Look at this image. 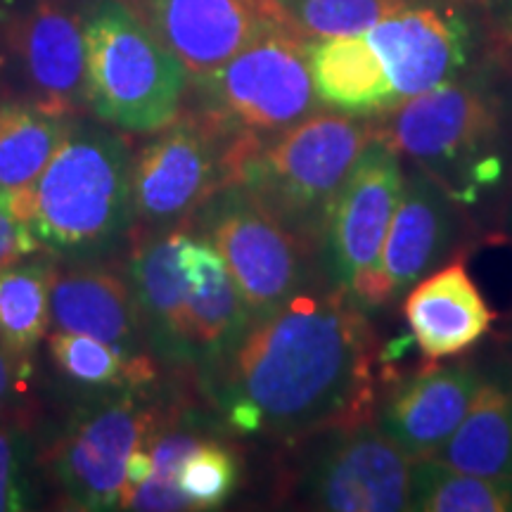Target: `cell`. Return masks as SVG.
Listing matches in <instances>:
<instances>
[{
	"label": "cell",
	"mask_w": 512,
	"mask_h": 512,
	"mask_svg": "<svg viewBox=\"0 0 512 512\" xmlns=\"http://www.w3.org/2000/svg\"><path fill=\"white\" fill-rule=\"evenodd\" d=\"M226 361L235 430L311 437L373 422L380 347L361 306L337 287L297 292L254 320Z\"/></svg>",
	"instance_id": "cell-1"
},
{
	"label": "cell",
	"mask_w": 512,
	"mask_h": 512,
	"mask_svg": "<svg viewBox=\"0 0 512 512\" xmlns=\"http://www.w3.org/2000/svg\"><path fill=\"white\" fill-rule=\"evenodd\" d=\"M375 138L377 128L354 114H311L249 152L235 183L316 249L358 157Z\"/></svg>",
	"instance_id": "cell-2"
},
{
	"label": "cell",
	"mask_w": 512,
	"mask_h": 512,
	"mask_svg": "<svg viewBox=\"0 0 512 512\" xmlns=\"http://www.w3.org/2000/svg\"><path fill=\"white\" fill-rule=\"evenodd\" d=\"M86 95L98 119L128 133H159L181 119L188 69L124 0L81 12Z\"/></svg>",
	"instance_id": "cell-3"
},
{
	"label": "cell",
	"mask_w": 512,
	"mask_h": 512,
	"mask_svg": "<svg viewBox=\"0 0 512 512\" xmlns=\"http://www.w3.org/2000/svg\"><path fill=\"white\" fill-rule=\"evenodd\" d=\"M133 157L124 138L102 128H72L36 181L31 230L57 252L107 247L133 221Z\"/></svg>",
	"instance_id": "cell-4"
},
{
	"label": "cell",
	"mask_w": 512,
	"mask_h": 512,
	"mask_svg": "<svg viewBox=\"0 0 512 512\" xmlns=\"http://www.w3.org/2000/svg\"><path fill=\"white\" fill-rule=\"evenodd\" d=\"M494 100L470 83L444 86L403 100L377 131L396 155L427 171L453 200H475L501 174Z\"/></svg>",
	"instance_id": "cell-5"
},
{
	"label": "cell",
	"mask_w": 512,
	"mask_h": 512,
	"mask_svg": "<svg viewBox=\"0 0 512 512\" xmlns=\"http://www.w3.org/2000/svg\"><path fill=\"white\" fill-rule=\"evenodd\" d=\"M264 140L238 136L204 114L178 119L133 157V219L162 233L195 216L235 183L240 162Z\"/></svg>",
	"instance_id": "cell-6"
},
{
	"label": "cell",
	"mask_w": 512,
	"mask_h": 512,
	"mask_svg": "<svg viewBox=\"0 0 512 512\" xmlns=\"http://www.w3.org/2000/svg\"><path fill=\"white\" fill-rule=\"evenodd\" d=\"M202 112L230 133L266 140L318 110L309 41L283 24L197 79Z\"/></svg>",
	"instance_id": "cell-7"
},
{
	"label": "cell",
	"mask_w": 512,
	"mask_h": 512,
	"mask_svg": "<svg viewBox=\"0 0 512 512\" xmlns=\"http://www.w3.org/2000/svg\"><path fill=\"white\" fill-rule=\"evenodd\" d=\"M207 242L226 261L252 323L290 302L306 283L309 245L266 211L242 185L216 192L197 211Z\"/></svg>",
	"instance_id": "cell-8"
},
{
	"label": "cell",
	"mask_w": 512,
	"mask_h": 512,
	"mask_svg": "<svg viewBox=\"0 0 512 512\" xmlns=\"http://www.w3.org/2000/svg\"><path fill=\"white\" fill-rule=\"evenodd\" d=\"M403 188L399 155L380 138L361 152L325 233L332 287L349 294L361 309L387 304L382 283V249Z\"/></svg>",
	"instance_id": "cell-9"
},
{
	"label": "cell",
	"mask_w": 512,
	"mask_h": 512,
	"mask_svg": "<svg viewBox=\"0 0 512 512\" xmlns=\"http://www.w3.org/2000/svg\"><path fill=\"white\" fill-rule=\"evenodd\" d=\"M413 463L373 422L328 430L304 465L297 491L316 510H411Z\"/></svg>",
	"instance_id": "cell-10"
},
{
	"label": "cell",
	"mask_w": 512,
	"mask_h": 512,
	"mask_svg": "<svg viewBox=\"0 0 512 512\" xmlns=\"http://www.w3.org/2000/svg\"><path fill=\"white\" fill-rule=\"evenodd\" d=\"M155 418L136 399L110 401L76 422L53 453L57 484L76 510H117L133 448L155 437Z\"/></svg>",
	"instance_id": "cell-11"
},
{
	"label": "cell",
	"mask_w": 512,
	"mask_h": 512,
	"mask_svg": "<svg viewBox=\"0 0 512 512\" xmlns=\"http://www.w3.org/2000/svg\"><path fill=\"white\" fill-rule=\"evenodd\" d=\"M131 8L195 79L280 24L268 0H131Z\"/></svg>",
	"instance_id": "cell-12"
},
{
	"label": "cell",
	"mask_w": 512,
	"mask_h": 512,
	"mask_svg": "<svg viewBox=\"0 0 512 512\" xmlns=\"http://www.w3.org/2000/svg\"><path fill=\"white\" fill-rule=\"evenodd\" d=\"M399 105L456 79L467 62V29L448 10L403 8L368 29Z\"/></svg>",
	"instance_id": "cell-13"
},
{
	"label": "cell",
	"mask_w": 512,
	"mask_h": 512,
	"mask_svg": "<svg viewBox=\"0 0 512 512\" xmlns=\"http://www.w3.org/2000/svg\"><path fill=\"white\" fill-rule=\"evenodd\" d=\"M456 235V200L427 171L413 164L403 174L399 204L382 249L387 302L406 294L418 280L432 273L456 247Z\"/></svg>",
	"instance_id": "cell-14"
},
{
	"label": "cell",
	"mask_w": 512,
	"mask_h": 512,
	"mask_svg": "<svg viewBox=\"0 0 512 512\" xmlns=\"http://www.w3.org/2000/svg\"><path fill=\"white\" fill-rule=\"evenodd\" d=\"M482 377L472 361L420 370L387 396L377 427L411 460L432 458L463 422Z\"/></svg>",
	"instance_id": "cell-15"
},
{
	"label": "cell",
	"mask_w": 512,
	"mask_h": 512,
	"mask_svg": "<svg viewBox=\"0 0 512 512\" xmlns=\"http://www.w3.org/2000/svg\"><path fill=\"white\" fill-rule=\"evenodd\" d=\"M15 43L36 105L67 117L88 105L81 12L76 15L55 0H36L19 19Z\"/></svg>",
	"instance_id": "cell-16"
},
{
	"label": "cell",
	"mask_w": 512,
	"mask_h": 512,
	"mask_svg": "<svg viewBox=\"0 0 512 512\" xmlns=\"http://www.w3.org/2000/svg\"><path fill=\"white\" fill-rule=\"evenodd\" d=\"M403 316L432 363L465 354L494 323V311L460 259L418 280L403 299Z\"/></svg>",
	"instance_id": "cell-17"
},
{
	"label": "cell",
	"mask_w": 512,
	"mask_h": 512,
	"mask_svg": "<svg viewBox=\"0 0 512 512\" xmlns=\"http://www.w3.org/2000/svg\"><path fill=\"white\" fill-rule=\"evenodd\" d=\"M181 266L188 275L190 351L204 358H228L252 325L226 261L207 240L183 233Z\"/></svg>",
	"instance_id": "cell-18"
},
{
	"label": "cell",
	"mask_w": 512,
	"mask_h": 512,
	"mask_svg": "<svg viewBox=\"0 0 512 512\" xmlns=\"http://www.w3.org/2000/svg\"><path fill=\"white\" fill-rule=\"evenodd\" d=\"M50 323L60 332H76L110 344L128 358L138 337V302L117 275L98 268L53 271Z\"/></svg>",
	"instance_id": "cell-19"
},
{
	"label": "cell",
	"mask_w": 512,
	"mask_h": 512,
	"mask_svg": "<svg viewBox=\"0 0 512 512\" xmlns=\"http://www.w3.org/2000/svg\"><path fill=\"white\" fill-rule=\"evenodd\" d=\"M313 86L320 105L368 117L399 105L380 57L366 36H335L309 41Z\"/></svg>",
	"instance_id": "cell-20"
},
{
	"label": "cell",
	"mask_w": 512,
	"mask_h": 512,
	"mask_svg": "<svg viewBox=\"0 0 512 512\" xmlns=\"http://www.w3.org/2000/svg\"><path fill=\"white\" fill-rule=\"evenodd\" d=\"M183 230H162L136 242L131 256V283L136 302L152 328L162 337L166 351L192 356L188 335L190 283L181 266Z\"/></svg>",
	"instance_id": "cell-21"
},
{
	"label": "cell",
	"mask_w": 512,
	"mask_h": 512,
	"mask_svg": "<svg viewBox=\"0 0 512 512\" xmlns=\"http://www.w3.org/2000/svg\"><path fill=\"white\" fill-rule=\"evenodd\" d=\"M430 460L482 477H512V373L484 375L456 432Z\"/></svg>",
	"instance_id": "cell-22"
},
{
	"label": "cell",
	"mask_w": 512,
	"mask_h": 512,
	"mask_svg": "<svg viewBox=\"0 0 512 512\" xmlns=\"http://www.w3.org/2000/svg\"><path fill=\"white\" fill-rule=\"evenodd\" d=\"M72 128V117L36 102L0 107V195L34 188Z\"/></svg>",
	"instance_id": "cell-23"
},
{
	"label": "cell",
	"mask_w": 512,
	"mask_h": 512,
	"mask_svg": "<svg viewBox=\"0 0 512 512\" xmlns=\"http://www.w3.org/2000/svg\"><path fill=\"white\" fill-rule=\"evenodd\" d=\"M50 283L53 268L46 264L0 268V342L24 368L48 330Z\"/></svg>",
	"instance_id": "cell-24"
},
{
	"label": "cell",
	"mask_w": 512,
	"mask_h": 512,
	"mask_svg": "<svg viewBox=\"0 0 512 512\" xmlns=\"http://www.w3.org/2000/svg\"><path fill=\"white\" fill-rule=\"evenodd\" d=\"M411 510L512 512V477H482L422 458L413 463Z\"/></svg>",
	"instance_id": "cell-25"
},
{
	"label": "cell",
	"mask_w": 512,
	"mask_h": 512,
	"mask_svg": "<svg viewBox=\"0 0 512 512\" xmlns=\"http://www.w3.org/2000/svg\"><path fill=\"white\" fill-rule=\"evenodd\" d=\"M283 27L306 41L361 36L382 19L408 8V0H268Z\"/></svg>",
	"instance_id": "cell-26"
},
{
	"label": "cell",
	"mask_w": 512,
	"mask_h": 512,
	"mask_svg": "<svg viewBox=\"0 0 512 512\" xmlns=\"http://www.w3.org/2000/svg\"><path fill=\"white\" fill-rule=\"evenodd\" d=\"M57 366L72 380L93 387L121 382H143L152 377L147 358H128L110 344L76 332H57L50 337Z\"/></svg>",
	"instance_id": "cell-27"
},
{
	"label": "cell",
	"mask_w": 512,
	"mask_h": 512,
	"mask_svg": "<svg viewBox=\"0 0 512 512\" xmlns=\"http://www.w3.org/2000/svg\"><path fill=\"white\" fill-rule=\"evenodd\" d=\"M178 486L192 510L221 508L238 486V460L226 446L200 444L178 472Z\"/></svg>",
	"instance_id": "cell-28"
},
{
	"label": "cell",
	"mask_w": 512,
	"mask_h": 512,
	"mask_svg": "<svg viewBox=\"0 0 512 512\" xmlns=\"http://www.w3.org/2000/svg\"><path fill=\"white\" fill-rule=\"evenodd\" d=\"M202 441L195 434L183 430H171L166 434L152 437V477L164 479V482H178V472L190 453L200 446Z\"/></svg>",
	"instance_id": "cell-29"
},
{
	"label": "cell",
	"mask_w": 512,
	"mask_h": 512,
	"mask_svg": "<svg viewBox=\"0 0 512 512\" xmlns=\"http://www.w3.org/2000/svg\"><path fill=\"white\" fill-rule=\"evenodd\" d=\"M121 508L126 510H192L178 482L150 477L138 486H126L121 494Z\"/></svg>",
	"instance_id": "cell-30"
},
{
	"label": "cell",
	"mask_w": 512,
	"mask_h": 512,
	"mask_svg": "<svg viewBox=\"0 0 512 512\" xmlns=\"http://www.w3.org/2000/svg\"><path fill=\"white\" fill-rule=\"evenodd\" d=\"M27 484L17 458V441L10 432L0 430V512L29 508Z\"/></svg>",
	"instance_id": "cell-31"
},
{
	"label": "cell",
	"mask_w": 512,
	"mask_h": 512,
	"mask_svg": "<svg viewBox=\"0 0 512 512\" xmlns=\"http://www.w3.org/2000/svg\"><path fill=\"white\" fill-rule=\"evenodd\" d=\"M38 249H41V242L29 223L17 221L0 202V268L19 264Z\"/></svg>",
	"instance_id": "cell-32"
},
{
	"label": "cell",
	"mask_w": 512,
	"mask_h": 512,
	"mask_svg": "<svg viewBox=\"0 0 512 512\" xmlns=\"http://www.w3.org/2000/svg\"><path fill=\"white\" fill-rule=\"evenodd\" d=\"M17 361L15 356L5 349V344L0 342V413L10 411L12 399L17 394Z\"/></svg>",
	"instance_id": "cell-33"
},
{
	"label": "cell",
	"mask_w": 512,
	"mask_h": 512,
	"mask_svg": "<svg viewBox=\"0 0 512 512\" xmlns=\"http://www.w3.org/2000/svg\"><path fill=\"white\" fill-rule=\"evenodd\" d=\"M150 477H152L150 451H143V446L133 448V453L128 456V463H126V486H138ZM126 486H124V489H126Z\"/></svg>",
	"instance_id": "cell-34"
},
{
	"label": "cell",
	"mask_w": 512,
	"mask_h": 512,
	"mask_svg": "<svg viewBox=\"0 0 512 512\" xmlns=\"http://www.w3.org/2000/svg\"><path fill=\"white\" fill-rule=\"evenodd\" d=\"M503 233H505V238H508V240L512 242V192H510V200H508V209H505Z\"/></svg>",
	"instance_id": "cell-35"
}]
</instances>
